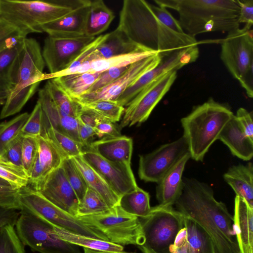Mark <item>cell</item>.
<instances>
[{"mask_svg":"<svg viewBox=\"0 0 253 253\" xmlns=\"http://www.w3.org/2000/svg\"><path fill=\"white\" fill-rule=\"evenodd\" d=\"M157 5L176 10L179 23L194 37L209 32L227 34L239 29L240 9L236 0H154Z\"/></svg>","mask_w":253,"mask_h":253,"instance_id":"3","label":"cell"},{"mask_svg":"<svg viewBox=\"0 0 253 253\" xmlns=\"http://www.w3.org/2000/svg\"><path fill=\"white\" fill-rule=\"evenodd\" d=\"M0 178L18 190L27 186L29 183V178L24 172L16 170L1 163Z\"/></svg>","mask_w":253,"mask_h":253,"instance_id":"49","label":"cell"},{"mask_svg":"<svg viewBox=\"0 0 253 253\" xmlns=\"http://www.w3.org/2000/svg\"><path fill=\"white\" fill-rule=\"evenodd\" d=\"M176 78L177 71H169L141 91L126 106L119 128L140 125L146 121Z\"/></svg>","mask_w":253,"mask_h":253,"instance_id":"12","label":"cell"},{"mask_svg":"<svg viewBox=\"0 0 253 253\" xmlns=\"http://www.w3.org/2000/svg\"><path fill=\"white\" fill-rule=\"evenodd\" d=\"M157 53L158 52L147 48H142L130 53L107 59L85 62L79 66L73 74L85 72H100L111 68L128 66Z\"/></svg>","mask_w":253,"mask_h":253,"instance_id":"28","label":"cell"},{"mask_svg":"<svg viewBox=\"0 0 253 253\" xmlns=\"http://www.w3.org/2000/svg\"><path fill=\"white\" fill-rule=\"evenodd\" d=\"M26 37L0 16V51L13 46Z\"/></svg>","mask_w":253,"mask_h":253,"instance_id":"45","label":"cell"},{"mask_svg":"<svg viewBox=\"0 0 253 253\" xmlns=\"http://www.w3.org/2000/svg\"><path fill=\"white\" fill-rule=\"evenodd\" d=\"M41 135H46L54 144L64 159L81 156L83 145L71 138L49 127Z\"/></svg>","mask_w":253,"mask_h":253,"instance_id":"36","label":"cell"},{"mask_svg":"<svg viewBox=\"0 0 253 253\" xmlns=\"http://www.w3.org/2000/svg\"><path fill=\"white\" fill-rule=\"evenodd\" d=\"M34 189L60 210L77 217L80 202L61 166L48 174Z\"/></svg>","mask_w":253,"mask_h":253,"instance_id":"18","label":"cell"},{"mask_svg":"<svg viewBox=\"0 0 253 253\" xmlns=\"http://www.w3.org/2000/svg\"><path fill=\"white\" fill-rule=\"evenodd\" d=\"M112 208L97 192L88 187L79 203L77 217L103 214Z\"/></svg>","mask_w":253,"mask_h":253,"instance_id":"37","label":"cell"},{"mask_svg":"<svg viewBox=\"0 0 253 253\" xmlns=\"http://www.w3.org/2000/svg\"><path fill=\"white\" fill-rule=\"evenodd\" d=\"M81 156L120 198L138 187L130 165L108 161L88 149Z\"/></svg>","mask_w":253,"mask_h":253,"instance_id":"17","label":"cell"},{"mask_svg":"<svg viewBox=\"0 0 253 253\" xmlns=\"http://www.w3.org/2000/svg\"><path fill=\"white\" fill-rule=\"evenodd\" d=\"M234 227L240 253H253V208L236 196Z\"/></svg>","mask_w":253,"mask_h":253,"instance_id":"24","label":"cell"},{"mask_svg":"<svg viewBox=\"0 0 253 253\" xmlns=\"http://www.w3.org/2000/svg\"><path fill=\"white\" fill-rule=\"evenodd\" d=\"M84 253H127V252H100V251H97L88 249L87 248H84Z\"/></svg>","mask_w":253,"mask_h":253,"instance_id":"55","label":"cell"},{"mask_svg":"<svg viewBox=\"0 0 253 253\" xmlns=\"http://www.w3.org/2000/svg\"><path fill=\"white\" fill-rule=\"evenodd\" d=\"M116 29L130 41L162 57L198 44L195 38L184 32L166 8L144 0L123 1Z\"/></svg>","mask_w":253,"mask_h":253,"instance_id":"1","label":"cell"},{"mask_svg":"<svg viewBox=\"0 0 253 253\" xmlns=\"http://www.w3.org/2000/svg\"><path fill=\"white\" fill-rule=\"evenodd\" d=\"M29 114L22 113L8 121L0 123V154L21 134V130Z\"/></svg>","mask_w":253,"mask_h":253,"instance_id":"38","label":"cell"},{"mask_svg":"<svg viewBox=\"0 0 253 253\" xmlns=\"http://www.w3.org/2000/svg\"><path fill=\"white\" fill-rule=\"evenodd\" d=\"M42 109L40 102L37 101L22 129L21 135L23 137H38L42 134Z\"/></svg>","mask_w":253,"mask_h":253,"instance_id":"43","label":"cell"},{"mask_svg":"<svg viewBox=\"0 0 253 253\" xmlns=\"http://www.w3.org/2000/svg\"><path fill=\"white\" fill-rule=\"evenodd\" d=\"M190 154L183 157L157 183L156 196L161 207L172 206L179 197L182 189V175Z\"/></svg>","mask_w":253,"mask_h":253,"instance_id":"22","label":"cell"},{"mask_svg":"<svg viewBox=\"0 0 253 253\" xmlns=\"http://www.w3.org/2000/svg\"><path fill=\"white\" fill-rule=\"evenodd\" d=\"M176 210L202 227L211 237L216 253H240L234 218L226 205L214 198L212 188L194 178L183 179Z\"/></svg>","mask_w":253,"mask_h":253,"instance_id":"2","label":"cell"},{"mask_svg":"<svg viewBox=\"0 0 253 253\" xmlns=\"http://www.w3.org/2000/svg\"><path fill=\"white\" fill-rule=\"evenodd\" d=\"M233 115L228 106L209 98L181 119L183 135L188 142L191 158L196 161L203 160Z\"/></svg>","mask_w":253,"mask_h":253,"instance_id":"6","label":"cell"},{"mask_svg":"<svg viewBox=\"0 0 253 253\" xmlns=\"http://www.w3.org/2000/svg\"><path fill=\"white\" fill-rule=\"evenodd\" d=\"M119 206L124 211L139 218L146 217L152 210L149 193L138 186L121 196Z\"/></svg>","mask_w":253,"mask_h":253,"instance_id":"34","label":"cell"},{"mask_svg":"<svg viewBox=\"0 0 253 253\" xmlns=\"http://www.w3.org/2000/svg\"><path fill=\"white\" fill-rule=\"evenodd\" d=\"M83 174L88 187L95 190L110 207L119 205L120 197L111 188L103 178L97 173L82 157L72 158Z\"/></svg>","mask_w":253,"mask_h":253,"instance_id":"29","label":"cell"},{"mask_svg":"<svg viewBox=\"0 0 253 253\" xmlns=\"http://www.w3.org/2000/svg\"><path fill=\"white\" fill-rule=\"evenodd\" d=\"M23 138V136L21 134L6 147L0 154V163L26 174L22 162Z\"/></svg>","mask_w":253,"mask_h":253,"instance_id":"42","label":"cell"},{"mask_svg":"<svg viewBox=\"0 0 253 253\" xmlns=\"http://www.w3.org/2000/svg\"><path fill=\"white\" fill-rule=\"evenodd\" d=\"M15 225L8 224L0 228V253H25Z\"/></svg>","mask_w":253,"mask_h":253,"instance_id":"41","label":"cell"},{"mask_svg":"<svg viewBox=\"0 0 253 253\" xmlns=\"http://www.w3.org/2000/svg\"><path fill=\"white\" fill-rule=\"evenodd\" d=\"M162 58L160 53H157L134 62L122 76L110 84L95 91L84 93L72 99L80 104H88L99 100L115 102L140 77L157 67Z\"/></svg>","mask_w":253,"mask_h":253,"instance_id":"16","label":"cell"},{"mask_svg":"<svg viewBox=\"0 0 253 253\" xmlns=\"http://www.w3.org/2000/svg\"><path fill=\"white\" fill-rule=\"evenodd\" d=\"M20 211L0 207V228L8 225H15Z\"/></svg>","mask_w":253,"mask_h":253,"instance_id":"53","label":"cell"},{"mask_svg":"<svg viewBox=\"0 0 253 253\" xmlns=\"http://www.w3.org/2000/svg\"><path fill=\"white\" fill-rule=\"evenodd\" d=\"M94 130L95 135L102 136H117L121 135L119 130L114 123L100 118L97 122Z\"/></svg>","mask_w":253,"mask_h":253,"instance_id":"52","label":"cell"},{"mask_svg":"<svg viewBox=\"0 0 253 253\" xmlns=\"http://www.w3.org/2000/svg\"><path fill=\"white\" fill-rule=\"evenodd\" d=\"M37 151V138L23 137L22 143V162L24 171L28 178L36 159Z\"/></svg>","mask_w":253,"mask_h":253,"instance_id":"46","label":"cell"},{"mask_svg":"<svg viewBox=\"0 0 253 253\" xmlns=\"http://www.w3.org/2000/svg\"><path fill=\"white\" fill-rule=\"evenodd\" d=\"M108 35V33L96 37L95 39L83 50L77 58L67 69L56 74L49 77L48 79L73 74L75 71L82 64H83L86 60L89 55L106 39Z\"/></svg>","mask_w":253,"mask_h":253,"instance_id":"44","label":"cell"},{"mask_svg":"<svg viewBox=\"0 0 253 253\" xmlns=\"http://www.w3.org/2000/svg\"><path fill=\"white\" fill-rule=\"evenodd\" d=\"M139 219L143 235L140 250L143 253H171L169 248L184 227L183 215L172 206L157 205L152 207L148 216Z\"/></svg>","mask_w":253,"mask_h":253,"instance_id":"7","label":"cell"},{"mask_svg":"<svg viewBox=\"0 0 253 253\" xmlns=\"http://www.w3.org/2000/svg\"><path fill=\"white\" fill-rule=\"evenodd\" d=\"M130 65L111 68L102 71L97 80L85 93L95 91L110 84L122 76L128 70Z\"/></svg>","mask_w":253,"mask_h":253,"instance_id":"48","label":"cell"},{"mask_svg":"<svg viewBox=\"0 0 253 253\" xmlns=\"http://www.w3.org/2000/svg\"><path fill=\"white\" fill-rule=\"evenodd\" d=\"M225 144L232 154L244 161L253 156V140L248 137L234 114L221 131L218 139Z\"/></svg>","mask_w":253,"mask_h":253,"instance_id":"25","label":"cell"},{"mask_svg":"<svg viewBox=\"0 0 253 253\" xmlns=\"http://www.w3.org/2000/svg\"><path fill=\"white\" fill-rule=\"evenodd\" d=\"M18 190L0 178V207L20 211L18 200Z\"/></svg>","mask_w":253,"mask_h":253,"instance_id":"47","label":"cell"},{"mask_svg":"<svg viewBox=\"0 0 253 253\" xmlns=\"http://www.w3.org/2000/svg\"><path fill=\"white\" fill-rule=\"evenodd\" d=\"M142 48H146L130 41L116 29L108 33L106 39L89 55L84 62L130 53Z\"/></svg>","mask_w":253,"mask_h":253,"instance_id":"26","label":"cell"},{"mask_svg":"<svg viewBox=\"0 0 253 253\" xmlns=\"http://www.w3.org/2000/svg\"><path fill=\"white\" fill-rule=\"evenodd\" d=\"M18 200L20 211L29 212L54 226L72 233L109 241L104 234L60 210L33 187L27 185L19 189Z\"/></svg>","mask_w":253,"mask_h":253,"instance_id":"8","label":"cell"},{"mask_svg":"<svg viewBox=\"0 0 253 253\" xmlns=\"http://www.w3.org/2000/svg\"><path fill=\"white\" fill-rule=\"evenodd\" d=\"M38 151L29 177L35 188L53 170L61 166L64 159L53 142L45 135L37 137Z\"/></svg>","mask_w":253,"mask_h":253,"instance_id":"20","label":"cell"},{"mask_svg":"<svg viewBox=\"0 0 253 253\" xmlns=\"http://www.w3.org/2000/svg\"><path fill=\"white\" fill-rule=\"evenodd\" d=\"M80 105L84 109L113 123L120 120L125 109L124 107L111 100H99Z\"/></svg>","mask_w":253,"mask_h":253,"instance_id":"39","label":"cell"},{"mask_svg":"<svg viewBox=\"0 0 253 253\" xmlns=\"http://www.w3.org/2000/svg\"><path fill=\"white\" fill-rule=\"evenodd\" d=\"M87 146L88 150L108 161L130 165L133 142L130 137L122 135L105 136L91 142Z\"/></svg>","mask_w":253,"mask_h":253,"instance_id":"23","label":"cell"},{"mask_svg":"<svg viewBox=\"0 0 253 253\" xmlns=\"http://www.w3.org/2000/svg\"><path fill=\"white\" fill-rule=\"evenodd\" d=\"M90 4L75 9L55 21L42 25V29L43 32L56 38H74L84 36Z\"/></svg>","mask_w":253,"mask_h":253,"instance_id":"21","label":"cell"},{"mask_svg":"<svg viewBox=\"0 0 253 253\" xmlns=\"http://www.w3.org/2000/svg\"><path fill=\"white\" fill-rule=\"evenodd\" d=\"M190 153L188 142L182 135L139 156L138 175L145 181L157 183L183 157Z\"/></svg>","mask_w":253,"mask_h":253,"instance_id":"13","label":"cell"},{"mask_svg":"<svg viewBox=\"0 0 253 253\" xmlns=\"http://www.w3.org/2000/svg\"><path fill=\"white\" fill-rule=\"evenodd\" d=\"M114 18L113 12L102 0H91L86 22L85 36L96 37L108 28Z\"/></svg>","mask_w":253,"mask_h":253,"instance_id":"30","label":"cell"},{"mask_svg":"<svg viewBox=\"0 0 253 253\" xmlns=\"http://www.w3.org/2000/svg\"><path fill=\"white\" fill-rule=\"evenodd\" d=\"M197 45L183 48L163 57L157 67L140 77L115 102L121 106L126 107L141 91L166 73L171 70L177 71L185 65L195 61L199 53Z\"/></svg>","mask_w":253,"mask_h":253,"instance_id":"15","label":"cell"},{"mask_svg":"<svg viewBox=\"0 0 253 253\" xmlns=\"http://www.w3.org/2000/svg\"><path fill=\"white\" fill-rule=\"evenodd\" d=\"M24 40L0 51V105L5 103L12 87V71Z\"/></svg>","mask_w":253,"mask_h":253,"instance_id":"31","label":"cell"},{"mask_svg":"<svg viewBox=\"0 0 253 253\" xmlns=\"http://www.w3.org/2000/svg\"><path fill=\"white\" fill-rule=\"evenodd\" d=\"M240 9L239 22L244 23V28L251 29L253 24V0H236Z\"/></svg>","mask_w":253,"mask_h":253,"instance_id":"50","label":"cell"},{"mask_svg":"<svg viewBox=\"0 0 253 253\" xmlns=\"http://www.w3.org/2000/svg\"><path fill=\"white\" fill-rule=\"evenodd\" d=\"M100 72H85L52 78L72 98L85 93L99 77Z\"/></svg>","mask_w":253,"mask_h":253,"instance_id":"32","label":"cell"},{"mask_svg":"<svg viewBox=\"0 0 253 253\" xmlns=\"http://www.w3.org/2000/svg\"><path fill=\"white\" fill-rule=\"evenodd\" d=\"M44 87L52 101L62 115L77 117L81 106L52 79H48Z\"/></svg>","mask_w":253,"mask_h":253,"instance_id":"35","label":"cell"},{"mask_svg":"<svg viewBox=\"0 0 253 253\" xmlns=\"http://www.w3.org/2000/svg\"><path fill=\"white\" fill-rule=\"evenodd\" d=\"M17 234L24 245L40 253H83L79 246L61 239L54 226L24 211L15 225Z\"/></svg>","mask_w":253,"mask_h":253,"instance_id":"10","label":"cell"},{"mask_svg":"<svg viewBox=\"0 0 253 253\" xmlns=\"http://www.w3.org/2000/svg\"><path fill=\"white\" fill-rule=\"evenodd\" d=\"M184 227L169 250L171 253H216L212 240L197 223L183 216Z\"/></svg>","mask_w":253,"mask_h":253,"instance_id":"19","label":"cell"},{"mask_svg":"<svg viewBox=\"0 0 253 253\" xmlns=\"http://www.w3.org/2000/svg\"><path fill=\"white\" fill-rule=\"evenodd\" d=\"M246 135L253 140V123L252 112L244 108H240L235 115Z\"/></svg>","mask_w":253,"mask_h":253,"instance_id":"51","label":"cell"},{"mask_svg":"<svg viewBox=\"0 0 253 253\" xmlns=\"http://www.w3.org/2000/svg\"><path fill=\"white\" fill-rule=\"evenodd\" d=\"M54 229L57 235L62 240L84 248L100 252H124L122 245L108 241L72 233L55 226H54Z\"/></svg>","mask_w":253,"mask_h":253,"instance_id":"33","label":"cell"},{"mask_svg":"<svg viewBox=\"0 0 253 253\" xmlns=\"http://www.w3.org/2000/svg\"><path fill=\"white\" fill-rule=\"evenodd\" d=\"M95 38L84 36L62 38L48 36L44 41L42 51L44 62L49 72L45 74L44 79L67 69Z\"/></svg>","mask_w":253,"mask_h":253,"instance_id":"14","label":"cell"},{"mask_svg":"<svg viewBox=\"0 0 253 253\" xmlns=\"http://www.w3.org/2000/svg\"><path fill=\"white\" fill-rule=\"evenodd\" d=\"M78 130L79 138L84 147L87 146L89 144V139L95 135L94 127L83 124L79 121Z\"/></svg>","mask_w":253,"mask_h":253,"instance_id":"54","label":"cell"},{"mask_svg":"<svg viewBox=\"0 0 253 253\" xmlns=\"http://www.w3.org/2000/svg\"><path fill=\"white\" fill-rule=\"evenodd\" d=\"M220 58L247 95L253 97V30L244 27L227 34L222 40Z\"/></svg>","mask_w":253,"mask_h":253,"instance_id":"9","label":"cell"},{"mask_svg":"<svg viewBox=\"0 0 253 253\" xmlns=\"http://www.w3.org/2000/svg\"><path fill=\"white\" fill-rule=\"evenodd\" d=\"M39 42L25 38L12 71V87L0 113L3 119L19 112L44 80V67Z\"/></svg>","mask_w":253,"mask_h":253,"instance_id":"5","label":"cell"},{"mask_svg":"<svg viewBox=\"0 0 253 253\" xmlns=\"http://www.w3.org/2000/svg\"><path fill=\"white\" fill-rule=\"evenodd\" d=\"M90 0H0V16L26 37L42 33V26L89 4Z\"/></svg>","mask_w":253,"mask_h":253,"instance_id":"4","label":"cell"},{"mask_svg":"<svg viewBox=\"0 0 253 253\" xmlns=\"http://www.w3.org/2000/svg\"><path fill=\"white\" fill-rule=\"evenodd\" d=\"M61 167L68 181L80 202L84 198L88 187L83 174L72 158L64 159Z\"/></svg>","mask_w":253,"mask_h":253,"instance_id":"40","label":"cell"},{"mask_svg":"<svg viewBox=\"0 0 253 253\" xmlns=\"http://www.w3.org/2000/svg\"><path fill=\"white\" fill-rule=\"evenodd\" d=\"M77 217L104 234L111 242L138 247L142 243L139 218L124 211L119 205L103 214Z\"/></svg>","mask_w":253,"mask_h":253,"instance_id":"11","label":"cell"},{"mask_svg":"<svg viewBox=\"0 0 253 253\" xmlns=\"http://www.w3.org/2000/svg\"><path fill=\"white\" fill-rule=\"evenodd\" d=\"M224 180L232 188L237 196L245 200L253 208V165L232 166L223 175Z\"/></svg>","mask_w":253,"mask_h":253,"instance_id":"27","label":"cell"}]
</instances>
